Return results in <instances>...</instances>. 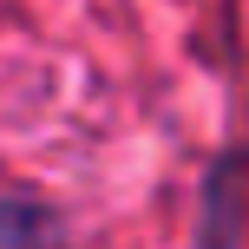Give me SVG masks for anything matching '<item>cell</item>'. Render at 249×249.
I'll return each mask as SVG.
<instances>
[{
    "label": "cell",
    "instance_id": "obj_1",
    "mask_svg": "<svg viewBox=\"0 0 249 249\" xmlns=\"http://www.w3.org/2000/svg\"><path fill=\"white\" fill-rule=\"evenodd\" d=\"M243 223V158H223L203 184V249H230Z\"/></svg>",
    "mask_w": 249,
    "mask_h": 249
},
{
    "label": "cell",
    "instance_id": "obj_2",
    "mask_svg": "<svg viewBox=\"0 0 249 249\" xmlns=\"http://www.w3.org/2000/svg\"><path fill=\"white\" fill-rule=\"evenodd\" d=\"M53 216L39 203H0V249H46Z\"/></svg>",
    "mask_w": 249,
    "mask_h": 249
}]
</instances>
